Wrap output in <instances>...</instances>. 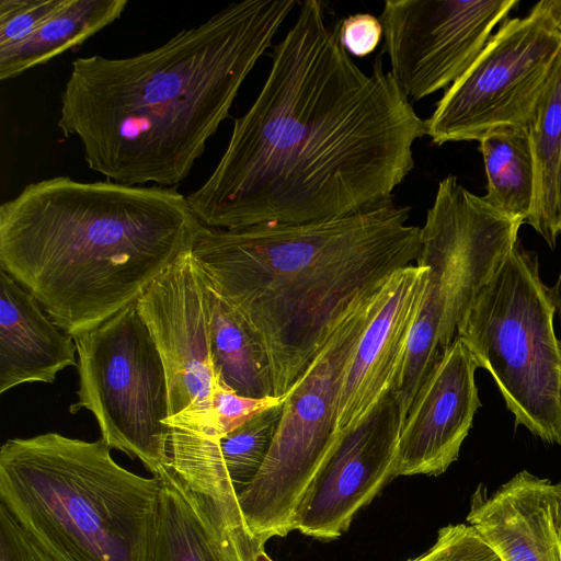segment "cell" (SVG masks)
<instances>
[{
    "mask_svg": "<svg viewBox=\"0 0 561 561\" xmlns=\"http://www.w3.org/2000/svg\"><path fill=\"white\" fill-rule=\"evenodd\" d=\"M341 20L329 24L322 1L300 3L255 101L187 196L205 227L341 218L390 202L412 171L426 122L379 57L370 73L353 61Z\"/></svg>",
    "mask_w": 561,
    "mask_h": 561,
    "instance_id": "obj_1",
    "label": "cell"
},
{
    "mask_svg": "<svg viewBox=\"0 0 561 561\" xmlns=\"http://www.w3.org/2000/svg\"><path fill=\"white\" fill-rule=\"evenodd\" d=\"M299 2L244 0L127 58L73 60L58 127L89 168L127 185H176Z\"/></svg>",
    "mask_w": 561,
    "mask_h": 561,
    "instance_id": "obj_2",
    "label": "cell"
},
{
    "mask_svg": "<svg viewBox=\"0 0 561 561\" xmlns=\"http://www.w3.org/2000/svg\"><path fill=\"white\" fill-rule=\"evenodd\" d=\"M391 201L299 225L205 228L192 254L211 289L248 323L286 396L336 327L399 270L417 261L421 227Z\"/></svg>",
    "mask_w": 561,
    "mask_h": 561,
    "instance_id": "obj_3",
    "label": "cell"
},
{
    "mask_svg": "<svg viewBox=\"0 0 561 561\" xmlns=\"http://www.w3.org/2000/svg\"><path fill=\"white\" fill-rule=\"evenodd\" d=\"M205 228L173 187L55 176L0 206V267L73 337L135 302Z\"/></svg>",
    "mask_w": 561,
    "mask_h": 561,
    "instance_id": "obj_4",
    "label": "cell"
},
{
    "mask_svg": "<svg viewBox=\"0 0 561 561\" xmlns=\"http://www.w3.org/2000/svg\"><path fill=\"white\" fill-rule=\"evenodd\" d=\"M102 439L48 432L0 449V505L55 561H144L160 480Z\"/></svg>",
    "mask_w": 561,
    "mask_h": 561,
    "instance_id": "obj_5",
    "label": "cell"
},
{
    "mask_svg": "<svg viewBox=\"0 0 561 561\" xmlns=\"http://www.w3.org/2000/svg\"><path fill=\"white\" fill-rule=\"evenodd\" d=\"M554 314L537 255L518 241L457 332L478 368L493 377L515 425L548 444H561V343Z\"/></svg>",
    "mask_w": 561,
    "mask_h": 561,
    "instance_id": "obj_6",
    "label": "cell"
},
{
    "mask_svg": "<svg viewBox=\"0 0 561 561\" xmlns=\"http://www.w3.org/2000/svg\"><path fill=\"white\" fill-rule=\"evenodd\" d=\"M389 280L353 307L286 394L265 460L238 494L247 527L263 546L294 530L306 490L343 436L337 413L344 377Z\"/></svg>",
    "mask_w": 561,
    "mask_h": 561,
    "instance_id": "obj_7",
    "label": "cell"
},
{
    "mask_svg": "<svg viewBox=\"0 0 561 561\" xmlns=\"http://www.w3.org/2000/svg\"><path fill=\"white\" fill-rule=\"evenodd\" d=\"M73 341L79 389L70 410L90 411L111 448L138 458L157 474L169 465V388L136 301Z\"/></svg>",
    "mask_w": 561,
    "mask_h": 561,
    "instance_id": "obj_8",
    "label": "cell"
},
{
    "mask_svg": "<svg viewBox=\"0 0 561 561\" xmlns=\"http://www.w3.org/2000/svg\"><path fill=\"white\" fill-rule=\"evenodd\" d=\"M561 54L554 0L506 19L470 67L446 89L426 135L434 145L480 140L503 128H527Z\"/></svg>",
    "mask_w": 561,
    "mask_h": 561,
    "instance_id": "obj_9",
    "label": "cell"
},
{
    "mask_svg": "<svg viewBox=\"0 0 561 561\" xmlns=\"http://www.w3.org/2000/svg\"><path fill=\"white\" fill-rule=\"evenodd\" d=\"M209 283L192 250L183 252L136 300L160 352L173 432L214 437Z\"/></svg>",
    "mask_w": 561,
    "mask_h": 561,
    "instance_id": "obj_10",
    "label": "cell"
},
{
    "mask_svg": "<svg viewBox=\"0 0 561 561\" xmlns=\"http://www.w3.org/2000/svg\"><path fill=\"white\" fill-rule=\"evenodd\" d=\"M518 0H388L383 53L410 101L449 88L474 61Z\"/></svg>",
    "mask_w": 561,
    "mask_h": 561,
    "instance_id": "obj_11",
    "label": "cell"
},
{
    "mask_svg": "<svg viewBox=\"0 0 561 561\" xmlns=\"http://www.w3.org/2000/svg\"><path fill=\"white\" fill-rule=\"evenodd\" d=\"M403 420L391 391L358 427L342 438L306 490L294 517V529L333 540L396 478Z\"/></svg>",
    "mask_w": 561,
    "mask_h": 561,
    "instance_id": "obj_12",
    "label": "cell"
},
{
    "mask_svg": "<svg viewBox=\"0 0 561 561\" xmlns=\"http://www.w3.org/2000/svg\"><path fill=\"white\" fill-rule=\"evenodd\" d=\"M477 362L457 336L415 396L399 436L396 476H439L458 459L481 407Z\"/></svg>",
    "mask_w": 561,
    "mask_h": 561,
    "instance_id": "obj_13",
    "label": "cell"
},
{
    "mask_svg": "<svg viewBox=\"0 0 561 561\" xmlns=\"http://www.w3.org/2000/svg\"><path fill=\"white\" fill-rule=\"evenodd\" d=\"M161 486L144 561H255L253 538L237 499L220 500L190 486L170 467Z\"/></svg>",
    "mask_w": 561,
    "mask_h": 561,
    "instance_id": "obj_14",
    "label": "cell"
},
{
    "mask_svg": "<svg viewBox=\"0 0 561 561\" xmlns=\"http://www.w3.org/2000/svg\"><path fill=\"white\" fill-rule=\"evenodd\" d=\"M428 268L411 264L390 278L387 296L365 329L342 385V434L358 427L394 386L412 324L424 300Z\"/></svg>",
    "mask_w": 561,
    "mask_h": 561,
    "instance_id": "obj_15",
    "label": "cell"
},
{
    "mask_svg": "<svg viewBox=\"0 0 561 561\" xmlns=\"http://www.w3.org/2000/svg\"><path fill=\"white\" fill-rule=\"evenodd\" d=\"M467 522L502 561H560V495L548 479L522 470L491 494L480 484Z\"/></svg>",
    "mask_w": 561,
    "mask_h": 561,
    "instance_id": "obj_16",
    "label": "cell"
},
{
    "mask_svg": "<svg viewBox=\"0 0 561 561\" xmlns=\"http://www.w3.org/2000/svg\"><path fill=\"white\" fill-rule=\"evenodd\" d=\"M283 404L260 412L219 438L171 432L168 467L201 493L220 500L238 497L265 460Z\"/></svg>",
    "mask_w": 561,
    "mask_h": 561,
    "instance_id": "obj_17",
    "label": "cell"
},
{
    "mask_svg": "<svg viewBox=\"0 0 561 561\" xmlns=\"http://www.w3.org/2000/svg\"><path fill=\"white\" fill-rule=\"evenodd\" d=\"M76 354L73 337L0 267V393L23 383H53L59 371L77 365Z\"/></svg>",
    "mask_w": 561,
    "mask_h": 561,
    "instance_id": "obj_18",
    "label": "cell"
},
{
    "mask_svg": "<svg viewBox=\"0 0 561 561\" xmlns=\"http://www.w3.org/2000/svg\"><path fill=\"white\" fill-rule=\"evenodd\" d=\"M126 5V0H68L26 38L0 49V80L13 79L79 46L119 19Z\"/></svg>",
    "mask_w": 561,
    "mask_h": 561,
    "instance_id": "obj_19",
    "label": "cell"
},
{
    "mask_svg": "<svg viewBox=\"0 0 561 561\" xmlns=\"http://www.w3.org/2000/svg\"><path fill=\"white\" fill-rule=\"evenodd\" d=\"M210 336L217 380L240 396L275 397L270 362L262 343L238 311L213 289Z\"/></svg>",
    "mask_w": 561,
    "mask_h": 561,
    "instance_id": "obj_20",
    "label": "cell"
},
{
    "mask_svg": "<svg viewBox=\"0 0 561 561\" xmlns=\"http://www.w3.org/2000/svg\"><path fill=\"white\" fill-rule=\"evenodd\" d=\"M486 174L482 197L495 209L528 224L535 203L536 170L527 128L511 127L479 140Z\"/></svg>",
    "mask_w": 561,
    "mask_h": 561,
    "instance_id": "obj_21",
    "label": "cell"
},
{
    "mask_svg": "<svg viewBox=\"0 0 561 561\" xmlns=\"http://www.w3.org/2000/svg\"><path fill=\"white\" fill-rule=\"evenodd\" d=\"M535 160V203L529 225L554 249L552 236L553 188L561 151V54L536 104L527 127Z\"/></svg>",
    "mask_w": 561,
    "mask_h": 561,
    "instance_id": "obj_22",
    "label": "cell"
},
{
    "mask_svg": "<svg viewBox=\"0 0 561 561\" xmlns=\"http://www.w3.org/2000/svg\"><path fill=\"white\" fill-rule=\"evenodd\" d=\"M409 561H502L470 525H448L438 530L435 543Z\"/></svg>",
    "mask_w": 561,
    "mask_h": 561,
    "instance_id": "obj_23",
    "label": "cell"
},
{
    "mask_svg": "<svg viewBox=\"0 0 561 561\" xmlns=\"http://www.w3.org/2000/svg\"><path fill=\"white\" fill-rule=\"evenodd\" d=\"M68 0H1L0 49L23 41Z\"/></svg>",
    "mask_w": 561,
    "mask_h": 561,
    "instance_id": "obj_24",
    "label": "cell"
},
{
    "mask_svg": "<svg viewBox=\"0 0 561 561\" xmlns=\"http://www.w3.org/2000/svg\"><path fill=\"white\" fill-rule=\"evenodd\" d=\"M286 396L251 398L236 393L221 381L217 380L213 397L211 412L214 437H222L260 412L284 403Z\"/></svg>",
    "mask_w": 561,
    "mask_h": 561,
    "instance_id": "obj_25",
    "label": "cell"
},
{
    "mask_svg": "<svg viewBox=\"0 0 561 561\" xmlns=\"http://www.w3.org/2000/svg\"><path fill=\"white\" fill-rule=\"evenodd\" d=\"M0 561H55L0 505Z\"/></svg>",
    "mask_w": 561,
    "mask_h": 561,
    "instance_id": "obj_26",
    "label": "cell"
},
{
    "mask_svg": "<svg viewBox=\"0 0 561 561\" xmlns=\"http://www.w3.org/2000/svg\"><path fill=\"white\" fill-rule=\"evenodd\" d=\"M340 35L348 54L365 57L379 45L383 37V28L375 15L356 13L341 20Z\"/></svg>",
    "mask_w": 561,
    "mask_h": 561,
    "instance_id": "obj_27",
    "label": "cell"
},
{
    "mask_svg": "<svg viewBox=\"0 0 561 561\" xmlns=\"http://www.w3.org/2000/svg\"><path fill=\"white\" fill-rule=\"evenodd\" d=\"M552 236L557 241L561 234V151L557 164L554 188H553V209H552Z\"/></svg>",
    "mask_w": 561,
    "mask_h": 561,
    "instance_id": "obj_28",
    "label": "cell"
},
{
    "mask_svg": "<svg viewBox=\"0 0 561 561\" xmlns=\"http://www.w3.org/2000/svg\"><path fill=\"white\" fill-rule=\"evenodd\" d=\"M550 294L556 307V314H558L561 324V268L558 278L552 287H550ZM561 343V340H560Z\"/></svg>",
    "mask_w": 561,
    "mask_h": 561,
    "instance_id": "obj_29",
    "label": "cell"
},
{
    "mask_svg": "<svg viewBox=\"0 0 561 561\" xmlns=\"http://www.w3.org/2000/svg\"><path fill=\"white\" fill-rule=\"evenodd\" d=\"M255 561H273L267 553L264 551V549L260 550L255 557Z\"/></svg>",
    "mask_w": 561,
    "mask_h": 561,
    "instance_id": "obj_30",
    "label": "cell"
},
{
    "mask_svg": "<svg viewBox=\"0 0 561 561\" xmlns=\"http://www.w3.org/2000/svg\"><path fill=\"white\" fill-rule=\"evenodd\" d=\"M554 1H556L558 16H559V20H560V23H561V0H554Z\"/></svg>",
    "mask_w": 561,
    "mask_h": 561,
    "instance_id": "obj_31",
    "label": "cell"
},
{
    "mask_svg": "<svg viewBox=\"0 0 561 561\" xmlns=\"http://www.w3.org/2000/svg\"><path fill=\"white\" fill-rule=\"evenodd\" d=\"M559 495H560V520H561V482L557 483Z\"/></svg>",
    "mask_w": 561,
    "mask_h": 561,
    "instance_id": "obj_32",
    "label": "cell"
},
{
    "mask_svg": "<svg viewBox=\"0 0 561 561\" xmlns=\"http://www.w3.org/2000/svg\"><path fill=\"white\" fill-rule=\"evenodd\" d=\"M560 561H561V554H560Z\"/></svg>",
    "mask_w": 561,
    "mask_h": 561,
    "instance_id": "obj_33",
    "label": "cell"
}]
</instances>
